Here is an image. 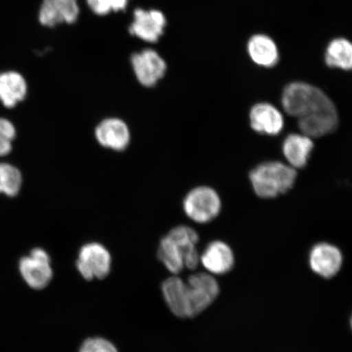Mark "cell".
I'll return each mask as SVG.
<instances>
[{
  "mask_svg": "<svg viewBox=\"0 0 352 352\" xmlns=\"http://www.w3.org/2000/svg\"><path fill=\"white\" fill-rule=\"evenodd\" d=\"M131 0H86L88 8L96 16H104L111 12L125 11Z\"/></svg>",
  "mask_w": 352,
  "mask_h": 352,
  "instance_id": "44dd1931",
  "label": "cell"
},
{
  "mask_svg": "<svg viewBox=\"0 0 352 352\" xmlns=\"http://www.w3.org/2000/svg\"><path fill=\"white\" fill-rule=\"evenodd\" d=\"M19 271L25 283L37 290L46 288L54 276L50 254L42 248H34L29 255L22 257Z\"/></svg>",
  "mask_w": 352,
  "mask_h": 352,
  "instance_id": "52a82bcc",
  "label": "cell"
},
{
  "mask_svg": "<svg viewBox=\"0 0 352 352\" xmlns=\"http://www.w3.org/2000/svg\"><path fill=\"white\" fill-rule=\"evenodd\" d=\"M28 83L21 74L8 72L0 74V101L7 108L15 107L25 98Z\"/></svg>",
  "mask_w": 352,
  "mask_h": 352,
  "instance_id": "2e32d148",
  "label": "cell"
},
{
  "mask_svg": "<svg viewBox=\"0 0 352 352\" xmlns=\"http://www.w3.org/2000/svg\"><path fill=\"white\" fill-rule=\"evenodd\" d=\"M250 182L258 197L272 199L285 195L294 186L296 169L278 161L263 162L250 171Z\"/></svg>",
  "mask_w": 352,
  "mask_h": 352,
  "instance_id": "7a4b0ae2",
  "label": "cell"
},
{
  "mask_svg": "<svg viewBox=\"0 0 352 352\" xmlns=\"http://www.w3.org/2000/svg\"><path fill=\"white\" fill-rule=\"evenodd\" d=\"M248 52L255 64L272 67L278 63L279 52L276 44L265 34H255L248 42Z\"/></svg>",
  "mask_w": 352,
  "mask_h": 352,
  "instance_id": "e0dca14e",
  "label": "cell"
},
{
  "mask_svg": "<svg viewBox=\"0 0 352 352\" xmlns=\"http://www.w3.org/2000/svg\"><path fill=\"white\" fill-rule=\"evenodd\" d=\"M12 145L11 140L0 136V157L6 156L12 151Z\"/></svg>",
  "mask_w": 352,
  "mask_h": 352,
  "instance_id": "cb8c5ba5",
  "label": "cell"
},
{
  "mask_svg": "<svg viewBox=\"0 0 352 352\" xmlns=\"http://www.w3.org/2000/svg\"><path fill=\"white\" fill-rule=\"evenodd\" d=\"M343 263L341 250L327 242H320L311 248L309 253V266L315 274L330 279L338 275Z\"/></svg>",
  "mask_w": 352,
  "mask_h": 352,
  "instance_id": "9c48e42d",
  "label": "cell"
},
{
  "mask_svg": "<svg viewBox=\"0 0 352 352\" xmlns=\"http://www.w3.org/2000/svg\"><path fill=\"white\" fill-rule=\"evenodd\" d=\"M157 257L164 264L166 270L173 275L179 274L186 267L182 248L167 235L160 241Z\"/></svg>",
  "mask_w": 352,
  "mask_h": 352,
  "instance_id": "ac0fdd59",
  "label": "cell"
},
{
  "mask_svg": "<svg viewBox=\"0 0 352 352\" xmlns=\"http://www.w3.org/2000/svg\"><path fill=\"white\" fill-rule=\"evenodd\" d=\"M166 25V17L162 11L138 8L133 12L129 33L144 42L156 43L164 34Z\"/></svg>",
  "mask_w": 352,
  "mask_h": 352,
  "instance_id": "ba28073f",
  "label": "cell"
},
{
  "mask_svg": "<svg viewBox=\"0 0 352 352\" xmlns=\"http://www.w3.org/2000/svg\"><path fill=\"white\" fill-rule=\"evenodd\" d=\"M281 103L289 116L296 118L299 130L309 138L333 133L340 125L336 104L320 88L296 82L285 87Z\"/></svg>",
  "mask_w": 352,
  "mask_h": 352,
  "instance_id": "6da1fadb",
  "label": "cell"
},
{
  "mask_svg": "<svg viewBox=\"0 0 352 352\" xmlns=\"http://www.w3.org/2000/svg\"><path fill=\"white\" fill-rule=\"evenodd\" d=\"M0 136L11 142L16 138L15 126L6 118H0Z\"/></svg>",
  "mask_w": 352,
  "mask_h": 352,
  "instance_id": "603a6c76",
  "label": "cell"
},
{
  "mask_svg": "<svg viewBox=\"0 0 352 352\" xmlns=\"http://www.w3.org/2000/svg\"><path fill=\"white\" fill-rule=\"evenodd\" d=\"M171 240L182 248L184 253V267L195 270L200 263V254L197 245L199 236L192 228L180 226L173 228L167 234Z\"/></svg>",
  "mask_w": 352,
  "mask_h": 352,
  "instance_id": "9a60e30c",
  "label": "cell"
},
{
  "mask_svg": "<svg viewBox=\"0 0 352 352\" xmlns=\"http://www.w3.org/2000/svg\"><path fill=\"white\" fill-rule=\"evenodd\" d=\"M184 213L197 223H208L218 217L222 201L218 192L208 186H198L189 191L183 201Z\"/></svg>",
  "mask_w": 352,
  "mask_h": 352,
  "instance_id": "277c9868",
  "label": "cell"
},
{
  "mask_svg": "<svg viewBox=\"0 0 352 352\" xmlns=\"http://www.w3.org/2000/svg\"><path fill=\"white\" fill-rule=\"evenodd\" d=\"M219 285L213 275L198 272L184 283V298L187 318L202 314L219 296Z\"/></svg>",
  "mask_w": 352,
  "mask_h": 352,
  "instance_id": "3957f363",
  "label": "cell"
},
{
  "mask_svg": "<svg viewBox=\"0 0 352 352\" xmlns=\"http://www.w3.org/2000/svg\"><path fill=\"white\" fill-rule=\"evenodd\" d=\"M325 63L333 68L352 69V43L346 38H336L329 44Z\"/></svg>",
  "mask_w": 352,
  "mask_h": 352,
  "instance_id": "d6986e66",
  "label": "cell"
},
{
  "mask_svg": "<svg viewBox=\"0 0 352 352\" xmlns=\"http://www.w3.org/2000/svg\"><path fill=\"white\" fill-rule=\"evenodd\" d=\"M250 122L258 134L271 136L279 135L285 126L283 113L270 103L254 104L250 109Z\"/></svg>",
  "mask_w": 352,
  "mask_h": 352,
  "instance_id": "4fadbf2b",
  "label": "cell"
},
{
  "mask_svg": "<svg viewBox=\"0 0 352 352\" xmlns=\"http://www.w3.org/2000/svg\"><path fill=\"white\" fill-rule=\"evenodd\" d=\"M200 263L211 275L227 274L234 267V253L226 242L214 241L200 255Z\"/></svg>",
  "mask_w": 352,
  "mask_h": 352,
  "instance_id": "7c38bea8",
  "label": "cell"
},
{
  "mask_svg": "<svg viewBox=\"0 0 352 352\" xmlns=\"http://www.w3.org/2000/svg\"><path fill=\"white\" fill-rule=\"evenodd\" d=\"M130 61L136 79L144 87H155L167 72L166 60L153 48L134 52Z\"/></svg>",
  "mask_w": 352,
  "mask_h": 352,
  "instance_id": "8992f818",
  "label": "cell"
},
{
  "mask_svg": "<svg viewBox=\"0 0 352 352\" xmlns=\"http://www.w3.org/2000/svg\"><path fill=\"white\" fill-rule=\"evenodd\" d=\"M314 148L312 139L305 134L293 133L284 140L283 152L286 161L294 169L305 167Z\"/></svg>",
  "mask_w": 352,
  "mask_h": 352,
  "instance_id": "5bb4252c",
  "label": "cell"
},
{
  "mask_svg": "<svg viewBox=\"0 0 352 352\" xmlns=\"http://www.w3.org/2000/svg\"><path fill=\"white\" fill-rule=\"evenodd\" d=\"M80 15L78 0H43L38 13V20L47 28L57 25L76 23Z\"/></svg>",
  "mask_w": 352,
  "mask_h": 352,
  "instance_id": "30bf717a",
  "label": "cell"
},
{
  "mask_svg": "<svg viewBox=\"0 0 352 352\" xmlns=\"http://www.w3.org/2000/svg\"><path fill=\"white\" fill-rule=\"evenodd\" d=\"M111 254L98 242H89L79 250L76 267L86 280L107 278L111 271Z\"/></svg>",
  "mask_w": 352,
  "mask_h": 352,
  "instance_id": "5b68a950",
  "label": "cell"
},
{
  "mask_svg": "<svg viewBox=\"0 0 352 352\" xmlns=\"http://www.w3.org/2000/svg\"><path fill=\"white\" fill-rule=\"evenodd\" d=\"M79 352H118L111 342L102 338H87L83 342Z\"/></svg>",
  "mask_w": 352,
  "mask_h": 352,
  "instance_id": "7402d4cb",
  "label": "cell"
},
{
  "mask_svg": "<svg viewBox=\"0 0 352 352\" xmlns=\"http://www.w3.org/2000/svg\"><path fill=\"white\" fill-rule=\"evenodd\" d=\"M351 329H352V316H351Z\"/></svg>",
  "mask_w": 352,
  "mask_h": 352,
  "instance_id": "d4e9b609",
  "label": "cell"
},
{
  "mask_svg": "<svg viewBox=\"0 0 352 352\" xmlns=\"http://www.w3.org/2000/svg\"><path fill=\"white\" fill-rule=\"evenodd\" d=\"M22 184L21 171L16 166L0 164V192L10 197L19 195Z\"/></svg>",
  "mask_w": 352,
  "mask_h": 352,
  "instance_id": "ffe728a7",
  "label": "cell"
},
{
  "mask_svg": "<svg viewBox=\"0 0 352 352\" xmlns=\"http://www.w3.org/2000/svg\"><path fill=\"white\" fill-rule=\"evenodd\" d=\"M95 138L105 148L117 152L124 151L131 142V131L121 118H108L96 126Z\"/></svg>",
  "mask_w": 352,
  "mask_h": 352,
  "instance_id": "8fae6325",
  "label": "cell"
}]
</instances>
